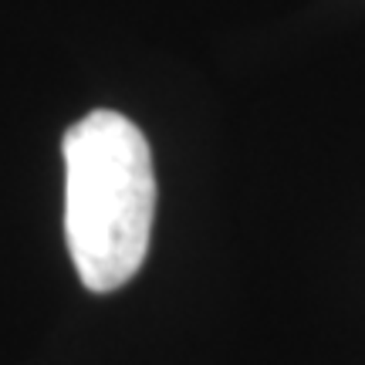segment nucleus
Returning a JSON list of instances; mask_svg holds the SVG:
<instances>
[{
  "label": "nucleus",
  "mask_w": 365,
  "mask_h": 365,
  "mask_svg": "<svg viewBox=\"0 0 365 365\" xmlns=\"http://www.w3.org/2000/svg\"><path fill=\"white\" fill-rule=\"evenodd\" d=\"M65 237L81 284L108 294L143 267L156 173L135 122L98 108L65 132Z\"/></svg>",
  "instance_id": "obj_1"
}]
</instances>
